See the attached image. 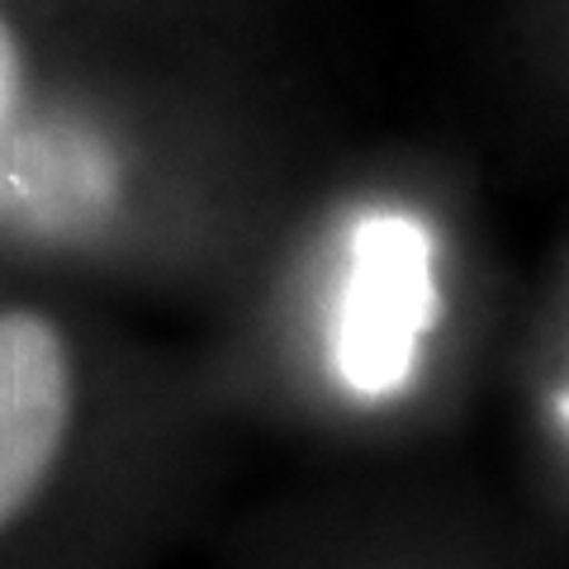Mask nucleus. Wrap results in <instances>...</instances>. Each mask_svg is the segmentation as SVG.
Masks as SVG:
<instances>
[{"label": "nucleus", "mask_w": 569, "mask_h": 569, "mask_svg": "<svg viewBox=\"0 0 569 569\" xmlns=\"http://www.w3.org/2000/svg\"><path fill=\"white\" fill-rule=\"evenodd\" d=\"M437 309L432 233L395 209L366 213L347 238V271L332 318V366L351 395H399L418 370Z\"/></svg>", "instance_id": "f257e3e1"}, {"label": "nucleus", "mask_w": 569, "mask_h": 569, "mask_svg": "<svg viewBox=\"0 0 569 569\" xmlns=\"http://www.w3.org/2000/svg\"><path fill=\"white\" fill-rule=\"evenodd\" d=\"M71 351L43 313H0V531L39 498L71 432Z\"/></svg>", "instance_id": "f03ea898"}, {"label": "nucleus", "mask_w": 569, "mask_h": 569, "mask_svg": "<svg viewBox=\"0 0 569 569\" xmlns=\"http://www.w3.org/2000/svg\"><path fill=\"white\" fill-rule=\"evenodd\" d=\"M20 100H24V58H20V43H14L10 24L0 20V176H6V148L14 133Z\"/></svg>", "instance_id": "7ed1b4c3"}, {"label": "nucleus", "mask_w": 569, "mask_h": 569, "mask_svg": "<svg viewBox=\"0 0 569 569\" xmlns=\"http://www.w3.org/2000/svg\"><path fill=\"white\" fill-rule=\"evenodd\" d=\"M565 422H569V395H565Z\"/></svg>", "instance_id": "20e7f679"}]
</instances>
